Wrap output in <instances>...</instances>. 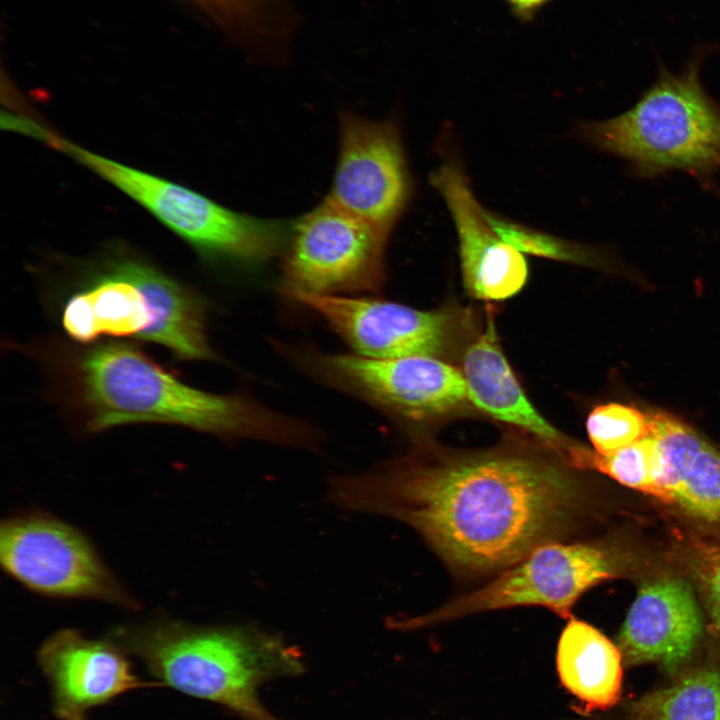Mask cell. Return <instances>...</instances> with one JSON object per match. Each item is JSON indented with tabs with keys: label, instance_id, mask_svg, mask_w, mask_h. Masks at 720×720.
Listing matches in <instances>:
<instances>
[{
	"label": "cell",
	"instance_id": "5b68a950",
	"mask_svg": "<svg viewBox=\"0 0 720 720\" xmlns=\"http://www.w3.org/2000/svg\"><path fill=\"white\" fill-rule=\"evenodd\" d=\"M152 673L187 695L214 701L251 720H273L257 689L298 666L279 639L249 627H199L172 620L120 629Z\"/></svg>",
	"mask_w": 720,
	"mask_h": 720
},
{
	"label": "cell",
	"instance_id": "7c38bea8",
	"mask_svg": "<svg viewBox=\"0 0 720 720\" xmlns=\"http://www.w3.org/2000/svg\"><path fill=\"white\" fill-rule=\"evenodd\" d=\"M289 297L321 317L353 353L368 358H441L459 339L461 319L448 309L424 311L372 297Z\"/></svg>",
	"mask_w": 720,
	"mask_h": 720
},
{
	"label": "cell",
	"instance_id": "44dd1931",
	"mask_svg": "<svg viewBox=\"0 0 720 720\" xmlns=\"http://www.w3.org/2000/svg\"><path fill=\"white\" fill-rule=\"evenodd\" d=\"M483 214L497 235L523 254L618 271V263L606 248L581 244L515 222L483 206Z\"/></svg>",
	"mask_w": 720,
	"mask_h": 720
},
{
	"label": "cell",
	"instance_id": "5bb4252c",
	"mask_svg": "<svg viewBox=\"0 0 720 720\" xmlns=\"http://www.w3.org/2000/svg\"><path fill=\"white\" fill-rule=\"evenodd\" d=\"M703 624L692 586L682 578H661L639 589L617 646L629 665L656 663L675 672L694 652Z\"/></svg>",
	"mask_w": 720,
	"mask_h": 720
},
{
	"label": "cell",
	"instance_id": "8fae6325",
	"mask_svg": "<svg viewBox=\"0 0 720 720\" xmlns=\"http://www.w3.org/2000/svg\"><path fill=\"white\" fill-rule=\"evenodd\" d=\"M412 197V178L398 122L344 111L327 199L390 235Z\"/></svg>",
	"mask_w": 720,
	"mask_h": 720
},
{
	"label": "cell",
	"instance_id": "ac0fdd59",
	"mask_svg": "<svg viewBox=\"0 0 720 720\" xmlns=\"http://www.w3.org/2000/svg\"><path fill=\"white\" fill-rule=\"evenodd\" d=\"M622 654L602 632L570 617L557 647V670L563 686L588 708L614 705L622 686Z\"/></svg>",
	"mask_w": 720,
	"mask_h": 720
},
{
	"label": "cell",
	"instance_id": "2e32d148",
	"mask_svg": "<svg viewBox=\"0 0 720 720\" xmlns=\"http://www.w3.org/2000/svg\"><path fill=\"white\" fill-rule=\"evenodd\" d=\"M460 370L468 400L474 406L531 434L567 462L575 442L551 425L529 401L498 344L492 323L465 347Z\"/></svg>",
	"mask_w": 720,
	"mask_h": 720
},
{
	"label": "cell",
	"instance_id": "ba28073f",
	"mask_svg": "<svg viewBox=\"0 0 720 720\" xmlns=\"http://www.w3.org/2000/svg\"><path fill=\"white\" fill-rule=\"evenodd\" d=\"M278 350L306 374L348 393L394 419L431 420L468 400L461 370L441 358L375 359L278 344Z\"/></svg>",
	"mask_w": 720,
	"mask_h": 720
},
{
	"label": "cell",
	"instance_id": "6da1fadb",
	"mask_svg": "<svg viewBox=\"0 0 720 720\" xmlns=\"http://www.w3.org/2000/svg\"><path fill=\"white\" fill-rule=\"evenodd\" d=\"M575 469L548 448L423 449L338 480L334 496L405 522L454 573L473 577L567 538L585 501Z\"/></svg>",
	"mask_w": 720,
	"mask_h": 720
},
{
	"label": "cell",
	"instance_id": "3957f363",
	"mask_svg": "<svg viewBox=\"0 0 720 720\" xmlns=\"http://www.w3.org/2000/svg\"><path fill=\"white\" fill-rule=\"evenodd\" d=\"M700 64L694 57L678 74L661 67L630 109L580 122L576 136L625 161L633 176L656 179L682 171L719 194L714 179L720 171V103L702 86Z\"/></svg>",
	"mask_w": 720,
	"mask_h": 720
},
{
	"label": "cell",
	"instance_id": "7402d4cb",
	"mask_svg": "<svg viewBox=\"0 0 720 720\" xmlns=\"http://www.w3.org/2000/svg\"><path fill=\"white\" fill-rule=\"evenodd\" d=\"M232 37L249 42L270 41L277 0H191Z\"/></svg>",
	"mask_w": 720,
	"mask_h": 720
},
{
	"label": "cell",
	"instance_id": "7a4b0ae2",
	"mask_svg": "<svg viewBox=\"0 0 720 720\" xmlns=\"http://www.w3.org/2000/svg\"><path fill=\"white\" fill-rule=\"evenodd\" d=\"M66 367L72 399L90 432L164 423L308 448L319 440L310 425L248 396L213 394L181 382L132 345L99 344L75 353Z\"/></svg>",
	"mask_w": 720,
	"mask_h": 720
},
{
	"label": "cell",
	"instance_id": "52a82bcc",
	"mask_svg": "<svg viewBox=\"0 0 720 720\" xmlns=\"http://www.w3.org/2000/svg\"><path fill=\"white\" fill-rule=\"evenodd\" d=\"M618 548L607 542L555 541L534 549L485 586L456 597L400 628L434 625L471 614L520 606L547 608L562 618L591 587L618 577L624 569Z\"/></svg>",
	"mask_w": 720,
	"mask_h": 720
},
{
	"label": "cell",
	"instance_id": "4fadbf2b",
	"mask_svg": "<svg viewBox=\"0 0 720 720\" xmlns=\"http://www.w3.org/2000/svg\"><path fill=\"white\" fill-rule=\"evenodd\" d=\"M430 183L450 213L468 293L487 301L504 300L519 293L528 279L527 260L491 227L461 162L445 159L432 172Z\"/></svg>",
	"mask_w": 720,
	"mask_h": 720
},
{
	"label": "cell",
	"instance_id": "ffe728a7",
	"mask_svg": "<svg viewBox=\"0 0 720 720\" xmlns=\"http://www.w3.org/2000/svg\"><path fill=\"white\" fill-rule=\"evenodd\" d=\"M567 462L576 469L603 473L626 487L671 505L663 486L658 444L652 432L607 455L575 443L568 452Z\"/></svg>",
	"mask_w": 720,
	"mask_h": 720
},
{
	"label": "cell",
	"instance_id": "277c9868",
	"mask_svg": "<svg viewBox=\"0 0 720 720\" xmlns=\"http://www.w3.org/2000/svg\"><path fill=\"white\" fill-rule=\"evenodd\" d=\"M61 324L73 340L102 336L157 343L180 360L215 358L203 304L193 291L143 258L110 251L66 300Z\"/></svg>",
	"mask_w": 720,
	"mask_h": 720
},
{
	"label": "cell",
	"instance_id": "d6986e66",
	"mask_svg": "<svg viewBox=\"0 0 720 720\" xmlns=\"http://www.w3.org/2000/svg\"><path fill=\"white\" fill-rule=\"evenodd\" d=\"M626 720H720V666L695 668L640 696Z\"/></svg>",
	"mask_w": 720,
	"mask_h": 720
},
{
	"label": "cell",
	"instance_id": "cb8c5ba5",
	"mask_svg": "<svg viewBox=\"0 0 720 720\" xmlns=\"http://www.w3.org/2000/svg\"><path fill=\"white\" fill-rule=\"evenodd\" d=\"M685 560L704 604L709 626L720 637V545L692 538L685 548Z\"/></svg>",
	"mask_w": 720,
	"mask_h": 720
},
{
	"label": "cell",
	"instance_id": "d4e9b609",
	"mask_svg": "<svg viewBox=\"0 0 720 720\" xmlns=\"http://www.w3.org/2000/svg\"><path fill=\"white\" fill-rule=\"evenodd\" d=\"M512 15L520 21L528 22L549 3L551 0H503Z\"/></svg>",
	"mask_w": 720,
	"mask_h": 720
},
{
	"label": "cell",
	"instance_id": "8992f818",
	"mask_svg": "<svg viewBox=\"0 0 720 720\" xmlns=\"http://www.w3.org/2000/svg\"><path fill=\"white\" fill-rule=\"evenodd\" d=\"M48 145L134 200L202 258L257 263L284 245L287 227L278 221L235 212L193 189L96 154L55 132Z\"/></svg>",
	"mask_w": 720,
	"mask_h": 720
},
{
	"label": "cell",
	"instance_id": "9a60e30c",
	"mask_svg": "<svg viewBox=\"0 0 720 720\" xmlns=\"http://www.w3.org/2000/svg\"><path fill=\"white\" fill-rule=\"evenodd\" d=\"M37 658L52 685L54 711L61 720H84L93 707L140 685L119 648L74 629L50 635Z\"/></svg>",
	"mask_w": 720,
	"mask_h": 720
},
{
	"label": "cell",
	"instance_id": "603a6c76",
	"mask_svg": "<svg viewBox=\"0 0 720 720\" xmlns=\"http://www.w3.org/2000/svg\"><path fill=\"white\" fill-rule=\"evenodd\" d=\"M594 450L607 455L629 446L651 433V415L621 403L595 407L586 420Z\"/></svg>",
	"mask_w": 720,
	"mask_h": 720
},
{
	"label": "cell",
	"instance_id": "e0dca14e",
	"mask_svg": "<svg viewBox=\"0 0 720 720\" xmlns=\"http://www.w3.org/2000/svg\"><path fill=\"white\" fill-rule=\"evenodd\" d=\"M650 415L671 505L699 521L720 524V452L677 418Z\"/></svg>",
	"mask_w": 720,
	"mask_h": 720
},
{
	"label": "cell",
	"instance_id": "9c48e42d",
	"mask_svg": "<svg viewBox=\"0 0 720 720\" xmlns=\"http://www.w3.org/2000/svg\"><path fill=\"white\" fill-rule=\"evenodd\" d=\"M282 290L341 295L377 293L386 279L388 234L327 198L289 230Z\"/></svg>",
	"mask_w": 720,
	"mask_h": 720
},
{
	"label": "cell",
	"instance_id": "30bf717a",
	"mask_svg": "<svg viewBox=\"0 0 720 720\" xmlns=\"http://www.w3.org/2000/svg\"><path fill=\"white\" fill-rule=\"evenodd\" d=\"M0 562L9 576L40 595L138 608L87 537L47 513H22L2 521Z\"/></svg>",
	"mask_w": 720,
	"mask_h": 720
}]
</instances>
